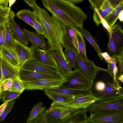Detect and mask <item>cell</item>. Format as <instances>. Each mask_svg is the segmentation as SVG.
I'll list each match as a JSON object with an SVG mask.
<instances>
[{
  "label": "cell",
  "mask_w": 123,
  "mask_h": 123,
  "mask_svg": "<svg viewBox=\"0 0 123 123\" xmlns=\"http://www.w3.org/2000/svg\"><path fill=\"white\" fill-rule=\"evenodd\" d=\"M64 52L67 61L72 69L74 68L75 69L76 67V58L74 52L71 50L66 49Z\"/></svg>",
  "instance_id": "4dcf8cb0"
},
{
  "label": "cell",
  "mask_w": 123,
  "mask_h": 123,
  "mask_svg": "<svg viewBox=\"0 0 123 123\" xmlns=\"http://www.w3.org/2000/svg\"><path fill=\"white\" fill-rule=\"evenodd\" d=\"M109 41L107 47V50L111 57L114 59H118L116 48L111 37L109 35Z\"/></svg>",
  "instance_id": "8d00e7d4"
},
{
  "label": "cell",
  "mask_w": 123,
  "mask_h": 123,
  "mask_svg": "<svg viewBox=\"0 0 123 123\" xmlns=\"http://www.w3.org/2000/svg\"><path fill=\"white\" fill-rule=\"evenodd\" d=\"M9 7L0 5V27H2L7 19L9 11Z\"/></svg>",
  "instance_id": "d590c367"
},
{
  "label": "cell",
  "mask_w": 123,
  "mask_h": 123,
  "mask_svg": "<svg viewBox=\"0 0 123 123\" xmlns=\"http://www.w3.org/2000/svg\"><path fill=\"white\" fill-rule=\"evenodd\" d=\"M12 27L15 39L20 43L27 45L28 41L20 26L16 23L14 18L11 20Z\"/></svg>",
  "instance_id": "484cf974"
},
{
  "label": "cell",
  "mask_w": 123,
  "mask_h": 123,
  "mask_svg": "<svg viewBox=\"0 0 123 123\" xmlns=\"http://www.w3.org/2000/svg\"><path fill=\"white\" fill-rule=\"evenodd\" d=\"M32 8L33 12L41 24L44 37L47 40L48 49L59 50L66 58L62 47L63 24L54 15L50 16L46 10L37 4Z\"/></svg>",
  "instance_id": "7a4b0ae2"
},
{
  "label": "cell",
  "mask_w": 123,
  "mask_h": 123,
  "mask_svg": "<svg viewBox=\"0 0 123 123\" xmlns=\"http://www.w3.org/2000/svg\"><path fill=\"white\" fill-rule=\"evenodd\" d=\"M118 59H115L112 62L108 63V67L107 70L116 79H117V74L118 71L116 65L118 62Z\"/></svg>",
  "instance_id": "74e56055"
},
{
  "label": "cell",
  "mask_w": 123,
  "mask_h": 123,
  "mask_svg": "<svg viewBox=\"0 0 123 123\" xmlns=\"http://www.w3.org/2000/svg\"><path fill=\"white\" fill-rule=\"evenodd\" d=\"M2 78L0 82L8 79L19 77V69L1 58Z\"/></svg>",
  "instance_id": "44dd1931"
},
{
  "label": "cell",
  "mask_w": 123,
  "mask_h": 123,
  "mask_svg": "<svg viewBox=\"0 0 123 123\" xmlns=\"http://www.w3.org/2000/svg\"><path fill=\"white\" fill-rule=\"evenodd\" d=\"M65 78H43L28 81H22L25 90H43L46 89L59 87L65 81Z\"/></svg>",
  "instance_id": "8992f818"
},
{
  "label": "cell",
  "mask_w": 123,
  "mask_h": 123,
  "mask_svg": "<svg viewBox=\"0 0 123 123\" xmlns=\"http://www.w3.org/2000/svg\"><path fill=\"white\" fill-rule=\"evenodd\" d=\"M1 58L0 55V81H1L2 77V72L1 66Z\"/></svg>",
  "instance_id": "db71d44e"
},
{
  "label": "cell",
  "mask_w": 123,
  "mask_h": 123,
  "mask_svg": "<svg viewBox=\"0 0 123 123\" xmlns=\"http://www.w3.org/2000/svg\"><path fill=\"white\" fill-rule=\"evenodd\" d=\"M114 9L107 0H105L99 8L93 9V18L98 27L101 23V17L104 19Z\"/></svg>",
  "instance_id": "ffe728a7"
},
{
  "label": "cell",
  "mask_w": 123,
  "mask_h": 123,
  "mask_svg": "<svg viewBox=\"0 0 123 123\" xmlns=\"http://www.w3.org/2000/svg\"><path fill=\"white\" fill-rule=\"evenodd\" d=\"M44 92L52 93L75 98L84 96L90 93L88 90H81L61 87L46 89Z\"/></svg>",
  "instance_id": "2e32d148"
},
{
  "label": "cell",
  "mask_w": 123,
  "mask_h": 123,
  "mask_svg": "<svg viewBox=\"0 0 123 123\" xmlns=\"http://www.w3.org/2000/svg\"><path fill=\"white\" fill-rule=\"evenodd\" d=\"M97 100L90 93L84 96L71 99L68 102L66 105L76 110L80 109H86Z\"/></svg>",
  "instance_id": "e0dca14e"
},
{
  "label": "cell",
  "mask_w": 123,
  "mask_h": 123,
  "mask_svg": "<svg viewBox=\"0 0 123 123\" xmlns=\"http://www.w3.org/2000/svg\"><path fill=\"white\" fill-rule=\"evenodd\" d=\"M77 110L68 106L62 108H56L51 106L46 109L49 123H60V121L74 112Z\"/></svg>",
  "instance_id": "9c48e42d"
},
{
  "label": "cell",
  "mask_w": 123,
  "mask_h": 123,
  "mask_svg": "<svg viewBox=\"0 0 123 123\" xmlns=\"http://www.w3.org/2000/svg\"><path fill=\"white\" fill-rule=\"evenodd\" d=\"M33 52L34 62L43 66H48L55 69V65L47 50L40 49L37 46L33 44L31 46Z\"/></svg>",
  "instance_id": "4fadbf2b"
},
{
  "label": "cell",
  "mask_w": 123,
  "mask_h": 123,
  "mask_svg": "<svg viewBox=\"0 0 123 123\" xmlns=\"http://www.w3.org/2000/svg\"><path fill=\"white\" fill-rule=\"evenodd\" d=\"M46 108L43 106L40 112L29 123H49L46 112Z\"/></svg>",
  "instance_id": "1f68e13d"
},
{
  "label": "cell",
  "mask_w": 123,
  "mask_h": 123,
  "mask_svg": "<svg viewBox=\"0 0 123 123\" xmlns=\"http://www.w3.org/2000/svg\"><path fill=\"white\" fill-rule=\"evenodd\" d=\"M22 93L20 92H17L10 90L5 91L2 102L9 101L18 98Z\"/></svg>",
  "instance_id": "e575fe53"
},
{
  "label": "cell",
  "mask_w": 123,
  "mask_h": 123,
  "mask_svg": "<svg viewBox=\"0 0 123 123\" xmlns=\"http://www.w3.org/2000/svg\"><path fill=\"white\" fill-rule=\"evenodd\" d=\"M93 9L99 8L105 0H88Z\"/></svg>",
  "instance_id": "b9f144b4"
},
{
  "label": "cell",
  "mask_w": 123,
  "mask_h": 123,
  "mask_svg": "<svg viewBox=\"0 0 123 123\" xmlns=\"http://www.w3.org/2000/svg\"><path fill=\"white\" fill-rule=\"evenodd\" d=\"M70 1L74 4H78L84 0H65Z\"/></svg>",
  "instance_id": "816d5d0a"
},
{
  "label": "cell",
  "mask_w": 123,
  "mask_h": 123,
  "mask_svg": "<svg viewBox=\"0 0 123 123\" xmlns=\"http://www.w3.org/2000/svg\"><path fill=\"white\" fill-rule=\"evenodd\" d=\"M12 85L10 91L22 93L25 90L22 81L19 77L12 80Z\"/></svg>",
  "instance_id": "d6a6232c"
},
{
  "label": "cell",
  "mask_w": 123,
  "mask_h": 123,
  "mask_svg": "<svg viewBox=\"0 0 123 123\" xmlns=\"http://www.w3.org/2000/svg\"><path fill=\"white\" fill-rule=\"evenodd\" d=\"M45 94L53 101L51 106L56 108H62L67 106V104L71 99L74 98L57 94L44 92Z\"/></svg>",
  "instance_id": "603a6c76"
},
{
  "label": "cell",
  "mask_w": 123,
  "mask_h": 123,
  "mask_svg": "<svg viewBox=\"0 0 123 123\" xmlns=\"http://www.w3.org/2000/svg\"><path fill=\"white\" fill-rule=\"evenodd\" d=\"M0 55L1 58L19 69L18 58L14 49L3 46L0 51Z\"/></svg>",
  "instance_id": "d4e9b609"
},
{
  "label": "cell",
  "mask_w": 123,
  "mask_h": 123,
  "mask_svg": "<svg viewBox=\"0 0 123 123\" xmlns=\"http://www.w3.org/2000/svg\"><path fill=\"white\" fill-rule=\"evenodd\" d=\"M74 45L77 51L82 58L87 59L86 52V45L82 36L78 30L76 33Z\"/></svg>",
  "instance_id": "83f0119b"
},
{
  "label": "cell",
  "mask_w": 123,
  "mask_h": 123,
  "mask_svg": "<svg viewBox=\"0 0 123 123\" xmlns=\"http://www.w3.org/2000/svg\"><path fill=\"white\" fill-rule=\"evenodd\" d=\"M86 109L90 112L123 113V96L113 99L96 100Z\"/></svg>",
  "instance_id": "277c9868"
},
{
  "label": "cell",
  "mask_w": 123,
  "mask_h": 123,
  "mask_svg": "<svg viewBox=\"0 0 123 123\" xmlns=\"http://www.w3.org/2000/svg\"><path fill=\"white\" fill-rule=\"evenodd\" d=\"M18 18L33 27V22L37 18L32 12L29 9H25L19 11L16 15Z\"/></svg>",
  "instance_id": "4316f807"
},
{
  "label": "cell",
  "mask_w": 123,
  "mask_h": 123,
  "mask_svg": "<svg viewBox=\"0 0 123 123\" xmlns=\"http://www.w3.org/2000/svg\"><path fill=\"white\" fill-rule=\"evenodd\" d=\"M5 92V91L1 90L0 87V100L3 98L4 96Z\"/></svg>",
  "instance_id": "11a10c76"
},
{
  "label": "cell",
  "mask_w": 123,
  "mask_h": 123,
  "mask_svg": "<svg viewBox=\"0 0 123 123\" xmlns=\"http://www.w3.org/2000/svg\"><path fill=\"white\" fill-rule=\"evenodd\" d=\"M20 69L33 70L44 73L58 74L55 69L49 67L38 64L32 61L26 62L22 66Z\"/></svg>",
  "instance_id": "cb8c5ba5"
},
{
  "label": "cell",
  "mask_w": 123,
  "mask_h": 123,
  "mask_svg": "<svg viewBox=\"0 0 123 123\" xmlns=\"http://www.w3.org/2000/svg\"><path fill=\"white\" fill-rule=\"evenodd\" d=\"M47 50L55 65L57 73L62 78H65L72 71L66 58L59 50L48 49Z\"/></svg>",
  "instance_id": "52a82bcc"
},
{
  "label": "cell",
  "mask_w": 123,
  "mask_h": 123,
  "mask_svg": "<svg viewBox=\"0 0 123 123\" xmlns=\"http://www.w3.org/2000/svg\"><path fill=\"white\" fill-rule=\"evenodd\" d=\"M9 0H0V5L6 7H8V3Z\"/></svg>",
  "instance_id": "681fc988"
},
{
  "label": "cell",
  "mask_w": 123,
  "mask_h": 123,
  "mask_svg": "<svg viewBox=\"0 0 123 123\" xmlns=\"http://www.w3.org/2000/svg\"><path fill=\"white\" fill-rule=\"evenodd\" d=\"M86 109H80L61 120L60 123H89V118L86 115Z\"/></svg>",
  "instance_id": "7402d4cb"
},
{
  "label": "cell",
  "mask_w": 123,
  "mask_h": 123,
  "mask_svg": "<svg viewBox=\"0 0 123 123\" xmlns=\"http://www.w3.org/2000/svg\"><path fill=\"white\" fill-rule=\"evenodd\" d=\"M9 101L6 102L0 106V117Z\"/></svg>",
  "instance_id": "c3c4849f"
},
{
  "label": "cell",
  "mask_w": 123,
  "mask_h": 123,
  "mask_svg": "<svg viewBox=\"0 0 123 123\" xmlns=\"http://www.w3.org/2000/svg\"><path fill=\"white\" fill-rule=\"evenodd\" d=\"M63 25V47L66 49L74 51L77 50L74 45V41L76 33L78 30L76 26L72 25Z\"/></svg>",
  "instance_id": "5bb4252c"
},
{
  "label": "cell",
  "mask_w": 123,
  "mask_h": 123,
  "mask_svg": "<svg viewBox=\"0 0 123 123\" xmlns=\"http://www.w3.org/2000/svg\"><path fill=\"white\" fill-rule=\"evenodd\" d=\"M123 10V3L114 8L104 19L111 28H112L116 23L119 13Z\"/></svg>",
  "instance_id": "f1b7e54d"
},
{
  "label": "cell",
  "mask_w": 123,
  "mask_h": 123,
  "mask_svg": "<svg viewBox=\"0 0 123 123\" xmlns=\"http://www.w3.org/2000/svg\"><path fill=\"white\" fill-rule=\"evenodd\" d=\"M33 27L37 33L42 35H44V32L41 24L37 19L33 22Z\"/></svg>",
  "instance_id": "60d3db41"
},
{
  "label": "cell",
  "mask_w": 123,
  "mask_h": 123,
  "mask_svg": "<svg viewBox=\"0 0 123 123\" xmlns=\"http://www.w3.org/2000/svg\"><path fill=\"white\" fill-rule=\"evenodd\" d=\"M65 78L60 86L68 88L81 90H89L92 80L78 69L71 72Z\"/></svg>",
  "instance_id": "5b68a950"
},
{
  "label": "cell",
  "mask_w": 123,
  "mask_h": 123,
  "mask_svg": "<svg viewBox=\"0 0 123 123\" xmlns=\"http://www.w3.org/2000/svg\"><path fill=\"white\" fill-rule=\"evenodd\" d=\"M15 15L10 10L8 17L2 27L4 46L8 48L14 49V39L12 27L11 20Z\"/></svg>",
  "instance_id": "7c38bea8"
},
{
  "label": "cell",
  "mask_w": 123,
  "mask_h": 123,
  "mask_svg": "<svg viewBox=\"0 0 123 123\" xmlns=\"http://www.w3.org/2000/svg\"><path fill=\"white\" fill-rule=\"evenodd\" d=\"M43 6L63 24L83 27L87 15L79 7L65 0H41Z\"/></svg>",
  "instance_id": "3957f363"
},
{
  "label": "cell",
  "mask_w": 123,
  "mask_h": 123,
  "mask_svg": "<svg viewBox=\"0 0 123 123\" xmlns=\"http://www.w3.org/2000/svg\"><path fill=\"white\" fill-rule=\"evenodd\" d=\"M118 18L120 21L122 22L123 21V10H122L119 13Z\"/></svg>",
  "instance_id": "f907efd6"
},
{
  "label": "cell",
  "mask_w": 123,
  "mask_h": 123,
  "mask_svg": "<svg viewBox=\"0 0 123 123\" xmlns=\"http://www.w3.org/2000/svg\"><path fill=\"white\" fill-rule=\"evenodd\" d=\"M101 23H102L104 27L107 30L109 34V35L111 37V28L106 22L102 17L101 18Z\"/></svg>",
  "instance_id": "ee69618b"
},
{
  "label": "cell",
  "mask_w": 123,
  "mask_h": 123,
  "mask_svg": "<svg viewBox=\"0 0 123 123\" xmlns=\"http://www.w3.org/2000/svg\"><path fill=\"white\" fill-rule=\"evenodd\" d=\"M111 37L114 44L117 55H123V31L122 26L117 24L111 28Z\"/></svg>",
  "instance_id": "ac0fdd59"
},
{
  "label": "cell",
  "mask_w": 123,
  "mask_h": 123,
  "mask_svg": "<svg viewBox=\"0 0 123 123\" xmlns=\"http://www.w3.org/2000/svg\"><path fill=\"white\" fill-rule=\"evenodd\" d=\"M73 52L76 58V67L75 70H79L92 80L97 66L92 61L82 57L77 50Z\"/></svg>",
  "instance_id": "30bf717a"
},
{
  "label": "cell",
  "mask_w": 123,
  "mask_h": 123,
  "mask_svg": "<svg viewBox=\"0 0 123 123\" xmlns=\"http://www.w3.org/2000/svg\"><path fill=\"white\" fill-rule=\"evenodd\" d=\"M97 100L116 99L123 96V89L117 79L107 69L97 67L89 89Z\"/></svg>",
  "instance_id": "6da1fadb"
},
{
  "label": "cell",
  "mask_w": 123,
  "mask_h": 123,
  "mask_svg": "<svg viewBox=\"0 0 123 123\" xmlns=\"http://www.w3.org/2000/svg\"><path fill=\"white\" fill-rule=\"evenodd\" d=\"M101 55L102 57L105 60L107 63L111 62L113 61L115 59H116L112 58L106 52L102 53L101 54Z\"/></svg>",
  "instance_id": "7bdbcfd3"
},
{
  "label": "cell",
  "mask_w": 123,
  "mask_h": 123,
  "mask_svg": "<svg viewBox=\"0 0 123 123\" xmlns=\"http://www.w3.org/2000/svg\"><path fill=\"white\" fill-rule=\"evenodd\" d=\"M78 31L83 36L93 47L97 52L100 58L102 61H103V58L101 55L102 51L97 44L94 38L88 31L84 28L83 27L80 28Z\"/></svg>",
  "instance_id": "f546056e"
},
{
  "label": "cell",
  "mask_w": 123,
  "mask_h": 123,
  "mask_svg": "<svg viewBox=\"0 0 123 123\" xmlns=\"http://www.w3.org/2000/svg\"><path fill=\"white\" fill-rule=\"evenodd\" d=\"M32 8L37 4L36 0H24Z\"/></svg>",
  "instance_id": "7dc6e473"
},
{
  "label": "cell",
  "mask_w": 123,
  "mask_h": 123,
  "mask_svg": "<svg viewBox=\"0 0 123 123\" xmlns=\"http://www.w3.org/2000/svg\"><path fill=\"white\" fill-rule=\"evenodd\" d=\"M90 112L89 123H123V113Z\"/></svg>",
  "instance_id": "ba28073f"
},
{
  "label": "cell",
  "mask_w": 123,
  "mask_h": 123,
  "mask_svg": "<svg viewBox=\"0 0 123 123\" xmlns=\"http://www.w3.org/2000/svg\"><path fill=\"white\" fill-rule=\"evenodd\" d=\"M2 27H0V51L1 47L4 46Z\"/></svg>",
  "instance_id": "bcb514c9"
},
{
  "label": "cell",
  "mask_w": 123,
  "mask_h": 123,
  "mask_svg": "<svg viewBox=\"0 0 123 123\" xmlns=\"http://www.w3.org/2000/svg\"><path fill=\"white\" fill-rule=\"evenodd\" d=\"M107 0L114 8L123 3V0Z\"/></svg>",
  "instance_id": "f6af8a7d"
},
{
  "label": "cell",
  "mask_w": 123,
  "mask_h": 123,
  "mask_svg": "<svg viewBox=\"0 0 123 123\" xmlns=\"http://www.w3.org/2000/svg\"><path fill=\"white\" fill-rule=\"evenodd\" d=\"M15 102V100H13L7 104L0 117V122L4 120L8 113L12 110Z\"/></svg>",
  "instance_id": "f35d334b"
},
{
  "label": "cell",
  "mask_w": 123,
  "mask_h": 123,
  "mask_svg": "<svg viewBox=\"0 0 123 123\" xmlns=\"http://www.w3.org/2000/svg\"><path fill=\"white\" fill-rule=\"evenodd\" d=\"M19 77L23 81H28L43 78H62L58 74L42 73L23 69L19 71Z\"/></svg>",
  "instance_id": "9a60e30c"
},
{
  "label": "cell",
  "mask_w": 123,
  "mask_h": 123,
  "mask_svg": "<svg viewBox=\"0 0 123 123\" xmlns=\"http://www.w3.org/2000/svg\"><path fill=\"white\" fill-rule=\"evenodd\" d=\"M12 83V80L10 79H6L0 82V87L1 90L4 91L10 90Z\"/></svg>",
  "instance_id": "ab89813d"
},
{
  "label": "cell",
  "mask_w": 123,
  "mask_h": 123,
  "mask_svg": "<svg viewBox=\"0 0 123 123\" xmlns=\"http://www.w3.org/2000/svg\"><path fill=\"white\" fill-rule=\"evenodd\" d=\"M14 49L17 56L19 69L26 62L34 59L31 47L14 39Z\"/></svg>",
  "instance_id": "8fae6325"
},
{
  "label": "cell",
  "mask_w": 123,
  "mask_h": 123,
  "mask_svg": "<svg viewBox=\"0 0 123 123\" xmlns=\"http://www.w3.org/2000/svg\"><path fill=\"white\" fill-rule=\"evenodd\" d=\"M23 31L26 39L31 45H35L44 50L48 49L47 42L43 35L25 28H23Z\"/></svg>",
  "instance_id": "d6986e66"
},
{
  "label": "cell",
  "mask_w": 123,
  "mask_h": 123,
  "mask_svg": "<svg viewBox=\"0 0 123 123\" xmlns=\"http://www.w3.org/2000/svg\"><path fill=\"white\" fill-rule=\"evenodd\" d=\"M16 0H9V9L10 10V8L12 5L15 2Z\"/></svg>",
  "instance_id": "f5cc1de1"
},
{
  "label": "cell",
  "mask_w": 123,
  "mask_h": 123,
  "mask_svg": "<svg viewBox=\"0 0 123 123\" xmlns=\"http://www.w3.org/2000/svg\"><path fill=\"white\" fill-rule=\"evenodd\" d=\"M43 105L42 103L39 102L34 106L27 120V123H29V122L40 112L43 108Z\"/></svg>",
  "instance_id": "836d02e7"
}]
</instances>
